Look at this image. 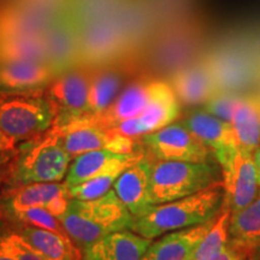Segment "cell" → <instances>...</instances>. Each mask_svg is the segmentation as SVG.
Segmentation results:
<instances>
[{
  "label": "cell",
  "mask_w": 260,
  "mask_h": 260,
  "mask_svg": "<svg viewBox=\"0 0 260 260\" xmlns=\"http://www.w3.org/2000/svg\"><path fill=\"white\" fill-rule=\"evenodd\" d=\"M224 190L218 184L169 203L152 205L134 217L129 230L153 240L168 233L177 232L213 219L222 210Z\"/></svg>",
  "instance_id": "cell-1"
},
{
  "label": "cell",
  "mask_w": 260,
  "mask_h": 260,
  "mask_svg": "<svg viewBox=\"0 0 260 260\" xmlns=\"http://www.w3.org/2000/svg\"><path fill=\"white\" fill-rule=\"evenodd\" d=\"M58 219L71 241L82 252L86 247L109 234L129 229L134 216L115 190H109L96 199H70L67 212Z\"/></svg>",
  "instance_id": "cell-2"
},
{
  "label": "cell",
  "mask_w": 260,
  "mask_h": 260,
  "mask_svg": "<svg viewBox=\"0 0 260 260\" xmlns=\"http://www.w3.org/2000/svg\"><path fill=\"white\" fill-rule=\"evenodd\" d=\"M71 159L61 145L58 133L51 129L45 136L31 140L19 149L9 184L21 187L30 183L59 182L67 176Z\"/></svg>",
  "instance_id": "cell-3"
},
{
  "label": "cell",
  "mask_w": 260,
  "mask_h": 260,
  "mask_svg": "<svg viewBox=\"0 0 260 260\" xmlns=\"http://www.w3.org/2000/svg\"><path fill=\"white\" fill-rule=\"evenodd\" d=\"M217 170L209 161L157 160L152 162L149 203H169L216 184Z\"/></svg>",
  "instance_id": "cell-4"
},
{
  "label": "cell",
  "mask_w": 260,
  "mask_h": 260,
  "mask_svg": "<svg viewBox=\"0 0 260 260\" xmlns=\"http://www.w3.org/2000/svg\"><path fill=\"white\" fill-rule=\"evenodd\" d=\"M53 110L42 89L0 90V129L19 141L41 135L53 124Z\"/></svg>",
  "instance_id": "cell-5"
},
{
  "label": "cell",
  "mask_w": 260,
  "mask_h": 260,
  "mask_svg": "<svg viewBox=\"0 0 260 260\" xmlns=\"http://www.w3.org/2000/svg\"><path fill=\"white\" fill-rule=\"evenodd\" d=\"M126 54L128 44L113 16L80 25V67H106Z\"/></svg>",
  "instance_id": "cell-6"
},
{
  "label": "cell",
  "mask_w": 260,
  "mask_h": 260,
  "mask_svg": "<svg viewBox=\"0 0 260 260\" xmlns=\"http://www.w3.org/2000/svg\"><path fill=\"white\" fill-rule=\"evenodd\" d=\"M52 129L58 133L61 145L71 158L96 149H107L116 153L134 152V140L98 124L89 116H83L61 126H52Z\"/></svg>",
  "instance_id": "cell-7"
},
{
  "label": "cell",
  "mask_w": 260,
  "mask_h": 260,
  "mask_svg": "<svg viewBox=\"0 0 260 260\" xmlns=\"http://www.w3.org/2000/svg\"><path fill=\"white\" fill-rule=\"evenodd\" d=\"M92 69L77 67L58 75L46 87L45 96L53 110V126L86 116Z\"/></svg>",
  "instance_id": "cell-8"
},
{
  "label": "cell",
  "mask_w": 260,
  "mask_h": 260,
  "mask_svg": "<svg viewBox=\"0 0 260 260\" xmlns=\"http://www.w3.org/2000/svg\"><path fill=\"white\" fill-rule=\"evenodd\" d=\"M142 138L157 160L204 162L209 161L212 152L183 124H169Z\"/></svg>",
  "instance_id": "cell-9"
},
{
  "label": "cell",
  "mask_w": 260,
  "mask_h": 260,
  "mask_svg": "<svg viewBox=\"0 0 260 260\" xmlns=\"http://www.w3.org/2000/svg\"><path fill=\"white\" fill-rule=\"evenodd\" d=\"M223 171V205L232 213L249 205L258 195V170L254 153L239 147L230 157Z\"/></svg>",
  "instance_id": "cell-10"
},
{
  "label": "cell",
  "mask_w": 260,
  "mask_h": 260,
  "mask_svg": "<svg viewBox=\"0 0 260 260\" xmlns=\"http://www.w3.org/2000/svg\"><path fill=\"white\" fill-rule=\"evenodd\" d=\"M180 104L170 84L155 81L154 89L145 111L134 118L125 119L113 130L126 138H139L164 128L178 117Z\"/></svg>",
  "instance_id": "cell-11"
},
{
  "label": "cell",
  "mask_w": 260,
  "mask_h": 260,
  "mask_svg": "<svg viewBox=\"0 0 260 260\" xmlns=\"http://www.w3.org/2000/svg\"><path fill=\"white\" fill-rule=\"evenodd\" d=\"M46 63L54 74L80 67V25L70 12L51 22L42 34Z\"/></svg>",
  "instance_id": "cell-12"
},
{
  "label": "cell",
  "mask_w": 260,
  "mask_h": 260,
  "mask_svg": "<svg viewBox=\"0 0 260 260\" xmlns=\"http://www.w3.org/2000/svg\"><path fill=\"white\" fill-rule=\"evenodd\" d=\"M70 204L69 188L65 183L58 182H42L16 187L10 191L9 197L3 201V213L11 210L40 207L60 217L67 212Z\"/></svg>",
  "instance_id": "cell-13"
},
{
  "label": "cell",
  "mask_w": 260,
  "mask_h": 260,
  "mask_svg": "<svg viewBox=\"0 0 260 260\" xmlns=\"http://www.w3.org/2000/svg\"><path fill=\"white\" fill-rule=\"evenodd\" d=\"M183 125L209 147L220 167L226 164L239 148L233 124L206 111H198L187 117Z\"/></svg>",
  "instance_id": "cell-14"
},
{
  "label": "cell",
  "mask_w": 260,
  "mask_h": 260,
  "mask_svg": "<svg viewBox=\"0 0 260 260\" xmlns=\"http://www.w3.org/2000/svg\"><path fill=\"white\" fill-rule=\"evenodd\" d=\"M144 157L145 154L140 151H134L132 153H116L107 149L87 152L74 158L64 183L70 188L107 172L124 171Z\"/></svg>",
  "instance_id": "cell-15"
},
{
  "label": "cell",
  "mask_w": 260,
  "mask_h": 260,
  "mask_svg": "<svg viewBox=\"0 0 260 260\" xmlns=\"http://www.w3.org/2000/svg\"><path fill=\"white\" fill-rule=\"evenodd\" d=\"M151 239L125 229L102 237L82 251L81 260H142Z\"/></svg>",
  "instance_id": "cell-16"
},
{
  "label": "cell",
  "mask_w": 260,
  "mask_h": 260,
  "mask_svg": "<svg viewBox=\"0 0 260 260\" xmlns=\"http://www.w3.org/2000/svg\"><path fill=\"white\" fill-rule=\"evenodd\" d=\"M152 162L146 157L123 171L113 183V190L134 217L146 212L149 203V182Z\"/></svg>",
  "instance_id": "cell-17"
},
{
  "label": "cell",
  "mask_w": 260,
  "mask_h": 260,
  "mask_svg": "<svg viewBox=\"0 0 260 260\" xmlns=\"http://www.w3.org/2000/svg\"><path fill=\"white\" fill-rule=\"evenodd\" d=\"M155 81L139 80L129 84L119 93L106 111L99 116H89L94 122L112 129L125 119L141 115L147 107L154 89Z\"/></svg>",
  "instance_id": "cell-18"
},
{
  "label": "cell",
  "mask_w": 260,
  "mask_h": 260,
  "mask_svg": "<svg viewBox=\"0 0 260 260\" xmlns=\"http://www.w3.org/2000/svg\"><path fill=\"white\" fill-rule=\"evenodd\" d=\"M56 76L46 61L17 60L0 63V90L29 92L44 89Z\"/></svg>",
  "instance_id": "cell-19"
},
{
  "label": "cell",
  "mask_w": 260,
  "mask_h": 260,
  "mask_svg": "<svg viewBox=\"0 0 260 260\" xmlns=\"http://www.w3.org/2000/svg\"><path fill=\"white\" fill-rule=\"evenodd\" d=\"M216 219L162 235L152 242L142 260H191L201 240L209 233Z\"/></svg>",
  "instance_id": "cell-20"
},
{
  "label": "cell",
  "mask_w": 260,
  "mask_h": 260,
  "mask_svg": "<svg viewBox=\"0 0 260 260\" xmlns=\"http://www.w3.org/2000/svg\"><path fill=\"white\" fill-rule=\"evenodd\" d=\"M171 87L177 99L187 105L206 104L217 94V83L211 68L197 64L176 71Z\"/></svg>",
  "instance_id": "cell-21"
},
{
  "label": "cell",
  "mask_w": 260,
  "mask_h": 260,
  "mask_svg": "<svg viewBox=\"0 0 260 260\" xmlns=\"http://www.w3.org/2000/svg\"><path fill=\"white\" fill-rule=\"evenodd\" d=\"M24 241L41 254L52 260H80L79 248L70 237L38 226L17 224L12 225Z\"/></svg>",
  "instance_id": "cell-22"
},
{
  "label": "cell",
  "mask_w": 260,
  "mask_h": 260,
  "mask_svg": "<svg viewBox=\"0 0 260 260\" xmlns=\"http://www.w3.org/2000/svg\"><path fill=\"white\" fill-rule=\"evenodd\" d=\"M124 73L111 65L96 68L92 71L86 116H99L109 109L121 93Z\"/></svg>",
  "instance_id": "cell-23"
},
{
  "label": "cell",
  "mask_w": 260,
  "mask_h": 260,
  "mask_svg": "<svg viewBox=\"0 0 260 260\" xmlns=\"http://www.w3.org/2000/svg\"><path fill=\"white\" fill-rule=\"evenodd\" d=\"M46 19L18 5L14 0L0 8V40L18 37H41L51 24Z\"/></svg>",
  "instance_id": "cell-24"
},
{
  "label": "cell",
  "mask_w": 260,
  "mask_h": 260,
  "mask_svg": "<svg viewBox=\"0 0 260 260\" xmlns=\"http://www.w3.org/2000/svg\"><path fill=\"white\" fill-rule=\"evenodd\" d=\"M232 124L239 147L254 153L260 147V98L249 96L240 100Z\"/></svg>",
  "instance_id": "cell-25"
},
{
  "label": "cell",
  "mask_w": 260,
  "mask_h": 260,
  "mask_svg": "<svg viewBox=\"0 0 260 260\" xmlns=\"http://www.w3.org/2000/svg\"><path fill=\"white\" fill-rule=\"evenodd\" d=\"M113 17L121 27L132 53L148 32L149 16L144 0H125Z\"/></svg>",
  "instance_id": "cell-26"
},
{
  "label": "cell",
  "mask_w": 260,
  "mask_h": 260,
  "mask_svg": "<svg viewBox=\"0 0 260 260\" xmlns=\"http://www.w3.org/2000/svg\"><path fill=\"white\" fill-rule=\"evenodd\" d=\"M229 236L237 246L247 248L260 243V194L246 207L232 213Z\"/></svg>",
  "instance_id": "cell-27"
},
{
  "label": "cell",
  "mask_w": 260,
  "mask_h": 260,
  "mask_svg": "<svg viewBox=\"0 0 260 260\" xmlns=\"http://www.w3.org/2000/svg\"><path fill=\"white\" fill-rule=\"evenodd\" d=\"M230 220H232V211L223 206L209 233L205 235L195 249L191 260H211L226 248Z\"/></svg>",
  "instance_id": "cell-28"
},
{
  "label": "cell",
  "mask_w": 260,
  "mask_h": 260,
  "mask_svg": "<svg viewBox=\"0 0 260 260\" xmlns=\"http://www.w3.org/2000/svg\"><path fill=\"white\" fill-rule=\"evenodd\" d=\"M17 60L46 61L41 37H18L0 40V63Z\"/></svg>",
  "instance_id": "cell-29"
},
{
  "label": "cell",
  "mask_w": 260,
  "mask_h": 260,
  "mask_svg": "<svg viewBox=\"0 0 260 260\" xmlns=\"http://www.w3.org/2000/svg\"><path fill=\"white\" fill-rule=\"evenodd\" d=\"M125 0H71L70 15L79 25L104 17H110L118 11Z\"/></svg>",
  "instance_id": "cell-30"
},
{
  "label": "cell",
  "mask_w": 260,
  "mask_h": 260,
  "mask_svg": "<svg viewBox=\"0 0 260 260\" xmlns=\"http://www.w3.org/2000/svg\"><path fill=\"white\" fill-rule=\"evenodd\" d=\"M4 216L8 217L14 222L18 224H25V225L38 226L41 229L51 230L60 235L69 237L67 232H65L63 224L60 220L51 214L48 211L40 209V207H28V209H19V210H11L8 212H4Z\"/></svg>",
  "instance_id": "cell-31"
},
{
  "label": "cell",
  "mask_w": 260,
  "mask_h": 260,
  "mask_svg": "<svg viewBox=\"0 0 260 260\" xmlns=\"http://www.w3.org/2000/svg\"><path fill=\"white\" fill-rule=\"evenodd\" d=\"M125 171V170H124ZM122 170H115L69 188L70 199L92 200L103 197L113 186L117 178L121 176Z\"/></svg>",
  "instance_id": "cell-32"
},
{
  "label": "cell",
  "mask_w": 260,
  "mask_h": 260,
  "mask_svg": "<svg viewBox=\"0 0 260 260\" xmlns=\"http://www.w3.org/2000/svg\"><path fill=\"white\" fill-rule=\"evenodd\" d=\"M3 240L16 260H52L28 245L12 225H8L5 222L3 225Z\"/></svg>",
  "instance_id": "cell-33"
},
{
  "label": "cell",
  "mask_w": 260,
  "mask_h": 260,
  "mask_svg": "<svg viewBox=\"0 0 260 260\" xmlns=\"http://www.w3.org/2000/svg\"><path fill=\"white\" fill-rule=\"evenodd\" d=\"M14 2L41 17L53 21L70 11L71 0H14Z\"/></svg>",
  "instance_id": "cell-34"
},
{
  "label": "cell",
  "mask_w": 260,
  "mask_h": 260,
  "mask_svg": "<svg viewBox=\"0 0 260 260\" xmlns=\"http://www.w3.org/2000/svg\"><path fill=\"white\" fill-rule=\"evenodd\" d=\"M240 100H241V98L216 94L205 104V110H206V112L218 117L223 121L232 123L234 113L236 111V107L239 105Z\"/></svg>",
  "instance_id": "cell-35"
},
{
  "label": "cell",
  "mask_w": 260,
  "mask_h": 260,
  "mask_svg": "<svg viewBox=\"0 0 260 260\" xmlns=\"http://www.w3.org/2000/svg\"><path fill=\"white\" fill-rule=\"evenodd\" d=\"M17 153L18 151H16L15 153L0 158V187H2L3 184L9 183L10 180H11L12 174H14Z\"/></svg>",
  "instance_id": "cell-36"
},
{
  "label": "cell",
  "mask_w": 260,
  "mask_h": 260,
  "mask_svg": "<svg viewBox=\"0 0 260 260\" xmlns=\"http://www.w3.org/2000/svg\"><path fill=\"white\" fill-rule=\"evenodd\" d=\"M17 142V140L11 138V136L0 129V158L15 153L17 151L16 149Z\"/></svg>",
  "instance_id": "cell-37"
},
{
  "label": "cell",
  "mask_w": 260,
  "mask_h": 260,
  "mask_svg": "<svg viewBox=\"0 0 260 260\" xmlns=\"http://www.w3.org/2000/svg\"><path fill=\"white\" fill-rule=\"evenodd\" d=\"M3 225H4V220L0 219V260H16L3 240Z\"/></svg>",
  "instance_id": "cell-38"
},
{
  "label": "cell",
  "mask_w": 260,
  "mask_h": 260,
  "mask_svg": "<svg viewBox=\"0 0 260 260\" xmlns=\"http://www.w3.org/2000/svg\"><path fill=\"white\" fill-rule=\"evenodd\" d=\"M211 260H240V259L239 256L236 255V253L226 246V248L224 249V251L220 252L218 255H216Z\"/></svg>",
  "instance_id": "cell-39"
},
{
  "label": "cell",
  "mask_w": 260,
  "mask_h": 260,
  "mask_svg": "<svg viewBox=\"0 0 260 260\" xmlns=\"http://www.w3.org/2000/svg\"><path fill=\"white\" fill-rule=\"evenodd\" d=\"M254 160L256 164V170H258V180H259V186H260V147L254 152Z\"/></svg>",
  "instance_id": "cell-40"
}]
</instances>
